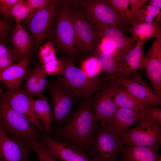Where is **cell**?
Here are the masks:
<instances>
[{"label":"cell","instance_id":"30","mask_svg":"<svg viewBox=\"0 0 161 161\" xmlns=\"http://www.w3.org/2000/svg\"><path fill=\"white\" fill-rule=\"evenodd\" d=\"M112 7L122 19L131 23L135 21L129 8V0H108Z\"/></svg>","mask_w":161,"mask_h":161},{"label":"cell","instance_id":"15","mask_svg":"<svg viewBox=\"0 0 161 161\" xmlns=\"http://www.w3.org/2000/svg\"><path fill=\"white\" fill-rule=\"evenodd\" d=\"M144 68L153 89L161 94V36L155 38L149 48Z\"/></svg>","mask_w":161,"mask_h":161},{"label":"cell","instance_id":"14","mask_svg":"<svg viewBox=\"0 0 161 161\" xmlns=\"http://www.w3.org/2000/svg\"><path fill=\"white\" fill-rule=\"evenodd\" d=\"M146 110L118 108L106 123L109 129L121 140L123 136L131 127L146 115Z\"/></svg>","mask_w":161,"mask_h":161},{"label":"cell","instance_id":"33","mask_svg":"<svg viewBox=\"0 0 161 161\" xmlns=\"http://www.w3.org/2000/svg\"><path fill=\"white\" fill-rule=\"evenodd\" d=\"M39 56L41 65L57 59L54 45L52 42L48 41L39 47Z\"/></svg>","mask_w":161,"mask_h":161},{"label":"cell","instance_id":"19","mask_svg":"<svg viewBox=\"0 0 161 161\" xmlns=\"http://www.w3.org/2000/svg\"><path fill=\"white\" fill-rule=\"evenodd\" d=\"M30 57L23 59L0 72V81L9 90H16L21 89V83L27 74Z\"/></svg>","mask_w":161,"mask_h":161},{"label":"cell","instance_id":"46","mask_svg":"<svg viewBox=\"0 0 161 161\" xmlns=\"http://www.w3.org/2000/svg\"><path fill=\"white\" fill-rule=\"evenodd\" d=\"M116 161H122L121 160H116Z\"/></svg>","mask_w":161,"mask_h":161},{"label":"cell","instance_id":"31","mask_svg":"<svg viewBox=\"0 0 161 161\" xmlns=\"http://www.w3.org/2000/svg\"><path fill=\"white\" fill-rule=\"evenodd\" d=\"M81 69L91 78L97 77L102 72L98 59L96 57H90L84 61L81 64Z\"/></svg>","mask_w":161,"mask_h":161},{"label":"cell","instance_id":"5","mask_svg":"<svg viewBox=\"0 0 161 161\" xmlns=\"http://www.w3.org/2000/svg\"><path fill=\"white\" fill-rule=\"evenodd\" d=\"M81 13L93 27H114L121 29L125 21L117 13L108 0H88L82 3Z\"/></svg>","mask_w":161,"mask_h":161},{"label":"cell","instance_id":"26","mask_svg":"<svg viewBox=\"0 0 161 161\" xmlns=\"http://www.w3.org/2000/svg\"><path fill=\"white\" fill-rule=\"evenodd\" d=\"M113 100L118 108L143 111L149 107L141 103L125 88L120 86L117 89Z\"/></svg>","mask_w":161,"mask_h":161},{"label":"cell","instance_id":"11","mask_svg":"<svg viewBox=\"0 0 161 161\" xmlns=\"http://www.w3.org/2000/svg\"><path fill=\"white\" fill-rule=\"evenodd\" d=\"M109 80L97 92L93 102L92 115L97 123H106L118 109L113 98L117 89L120 86L114 80Z\"/></svg>","mask_w":161,"mask_h":161},{"label":"cell","instance_id":"18","mask_svg":"<svg viewBox=\"0 0 161 161\" xmlns=\"http://www.w3.org/2000/svg\"><path fill=\"white\" fill-rule=\"evenodd\" d=\"M99 35L112 42L117 49L116 60L121 68L123 59L127 53L134 46L135 41L126 36L121 29L114 27H94Z\"/></svg>","mask_w":161,"mask_h":161},{"label":"cell","instance_id":"47","mask_svg":"<svg viewBox=\"0 0 161 161\" xmlns=\"http://www.w3.org/2000/svg\"><path fill=\"white\" fill-rule=\"evenodd\" d=\"M24 160H23L22 161H24Z\"/></svg>","mask_w":161,"mask_h":161},{"label":"cell","instance_id":"42","mask_svg":"<svg viewBox=\"0 0 161 161\" xmlns=\"http://www.w3.org/2000/svg\"><path fill=\"white\" fill-rule=\"evenodd\" d=\"M7 23L0 18V38H4L6 35L8 30Z\"/></svg>","mask_w":161,"mask_h":161},{"label":"cell","instance_id":"23","mask_svg":"<svg viewBox=\"0 0 161 161\" xmlns=\"http://www.w3.org/2000/svg\"><path fill=\"white\" fill-rule=\"evenodd\" d=\"M160 22L144 23L134 21L131 26L127 30L132 35L134 41L145 43L150 39L161 36V27Z\"/></svg>","mask_w":161,"mask_h":161},{"label":"cell","instance_id":"28","mask_svg":"<svg viewBox=\"0 0 161 161\" xmlns=\"http://www.w3.org/2000/svg\"><path fill=\"white\" fill-rule=\"evenodd\" d=\"M26 145L30 151L36 154L40 161H58L40 140H31Z\"/></svg>","mask_w":161,"mask_h":161},{"label":"cell","instance_id":"34","mask_svg":"<svg viewBox=\"0 0 161 161\" xmlns=\"http://www.w3.org/2000/svg\"><path fill=\"white\" fill-rule=\"evenodd\" d=\"M96 34L98 39L97 46L99 52L112 54L116 60L117 49L114 44L106 38L99 35L97 33Z\"/></svg>","mask_w":161,"mask_h":161},{"label":"cell","instance_id":"20","mask_svg":"<svg viewBox=\"0 0 161 161\" xmlns=\"http://www.w3.org/2000/svg\"><path fill=\"white\" fill-rule=\"evenodd\" d=\"M144 44L137 42L126 55L121 65L120 74L118 76H129L144 68L145 61L143 49Z\"/></svg>","mask_w":161,"mask_h":161},{"label":"cell","instance_id":"6","mask_svg":"<svg viewBox=\"0 0 161 161\" xmlns=\"http://www.w3.org/2000/svg\"><path fill=\"white\" fill-rule=\"evenodd\" d=\"M161 127L146 115L134 127L127 131L121 140L124 145L129 146L150 147L160 145Z\"/></svg>","mask_w":161,"mask_h":161},{"label":"cell","instance_id":"25","mask_svg":"<svg viewBox=\"0 0 161 161\" xmlns=\"http://www.w3.org/2000/svg\"><path fill=\"white\" fill-rule=\"evenodd\" d=\"M33 103L35 113L45 133L50 135L54 118L47 98L42 95L38 98L33 99Z\"/></svg>","mask_w":161,"mask_h":161},{"label":"cell","instance_id":"38","mask_svg":"<svg viewBox=\"0 0 161 161\" xmlns=\"http://www.w3.org/2000/svg\"><path fill=\"white\" fill-rule=\"evenodd\" d=\"M131 14L135 20L138 13L145 5L148 0H129Z\"/></svg>","mask_w":161,"mask_h":161},{"label":"cell","instance_id":"13","mask_svg":"<svg viewBox=\"0 0 161 161\" xmlns=\"http://www.w3.org/2000/svg\"><path fill=\"white\" fill-rule=\"evenodd\" d=\"M71 13L77 47L83 51L92 50L97 46L98 41L94 28L81 12Z\"/></svg>","mask_w":161,"mask_h":161},{"label":"cell","instance_id":"4","mask_svg":"<svg viewBox=\"0 0 161 161\" xmlns=\"http://www.w3.org/2000/svg\"><path fill=\"white\" fill-rule=\"evenodd\" d=\"M122 140L109 129L105 123L96 128L89 151L94 161H116L125 149Z\"/></svg>","mask_w":161,"mask_h":161},{"label":"cell","instance_id":"35","mask_svg":"<svg viewBox=\"0 0 161 161\" xmlns=\"http://www.w3.org/2000/svg\"><path fill=\"white\" fill-rule=\"evenodd\" d=\"M41 66L47 75H60L63 71L64 63L62 61L56 59Z\"/></svg>","mask_w":161,"mask_h":161},{"label":"cell","instance_id":"43","mask_svg":"<svg viewBox=\"0 0 161 161\" xmlns=\"http://www.w3.org/2000/svg\"><path fill=\"white\" fill-rule=\"evenodd\" d=\"M149 4L152 5L161 9V0H149Z\"/></svg>","mask_w":161,"mask_h":161},{"label":"cell","instance_id":"37","mask_svg":"<svg viewBox=\"0 0 161 161\" xmlns=\"http://www.w3.org/2000/svg\"><path fill=\"white\" fill-rule=\"evenodd\" d=\"M18 0H0V13L7 18L11 17L12 9Z\"/></svg>","mask_w":161,"mask_h":161},{"label":"cell","instance_id":"8","mask_svg":"<svg viewBox=\"0 0 161 161\" xmlns=\"http://www.w3.org/2000/svg\"><path fill=\"white\" fill-rule=\"evenodd\" d=\"M54 35L60 47L69 54L76 56L78 54L72 14L69 7L63 6L58 10Z\"/></svg>","mask_w":161,"mask_h":161},{"label":"cell","instance_id":"36","mask_svg":"<svg viewBox=\"0 0 161 161\" xmlns=\"http://www.w3.org/2000/svg\"><path fill=\"white\" fill-rule=\"evenodd\" d=\"M52 1L50 0H27L25 1L31 13H36L46 7Z\"/></svg>","mask_w":161,"mask_h":161},{"label":"cell","instance_id":"24","mask_svg":"<svg viewBox=\"0 0 161 161\" xmlns=\"http://www.w3.org/2000/svg\"><path fill=\"white\" fill-rule=\"evenodd\" d=\"M10 42L14 50L22 59L29 57L32 50V42L29 35L20 24H16Z\"/></svg>","mask_w":161,"mask_h":161},{"label":"cell","instance_id":"39","mask_svg":"<svg viewBox=\"0 0 161 161\" xmlns=\"http://www.w3.org/2000/svg\"><path fill=\"white\" fill-rule=\"evenodd\" d=\"M146 115L154 122L161 125V109L156 106L149 107L146 110Z\"/></svg>","mask_w":161,"mask_h":161},{"label":"cell","instance_id":"12","mask_svg":"<svg viewBox=\"0 0 161 161\" xmlns=\"http://www.w3.org/2000/svg\"><path fill=\"white\" fill-rule=\"evenodd\" d=\"M3 97L12 108L27 118L41 133L45 134L35 113L33 99L27 95L22 89L16 90L8 89Z\"/></svg>","mask_w":161,"mask_h":161},{"label":"cell","instance_id":"45","mask_svg":"<svg viewBox=\"0 0 161 161\" xmlns=\"http://www.w3.org/2000/svg\"><path fill=\"white\" fill-rule=\"evenodd\" d=\"M24 161H30L28 160V159H24Z\"/></svg>","mask_w":161,"mask_h":161},{"label":"cell","instance_id":"41","mask_svg":"<svg viewBox=\"0 0 161 161\" xmlns=\"http://www.w3.org/2000/svg\"><path fill=\"white\" fill-rule=\"evenodd\" d=\"M14 59L11 57L6 56L0 58V72L14 64Z\"/></svg>","mask_w":161,"mask_h":161},{"label":"cell","instance_id":"17","mask_svg":"<svg viewBox=\"0 0 161 161\" xmlns=\"http://www.w3.org/2000/svg\"><path fill=\"white\" fill-rule=\"evenodd\" d=\"M30 150L0 126V161H22L28 159Z\"/></svg>","mask_w":161,"mask_h":161},{"label":"cell","instance_id":"29","mask_svg":"<svg viewBox=\"0 0 161 161\" xmlns=\"http://www.w3.org/2000/svg\"><path fill=\"white\" fill-rule=\"evenodd\" d=\"M160 9L148 4L145 5L138 13L137 21L147 23L161 22Z\"/></svg>","mask_w":161,"mask_h":161},{"label":"cell","instance_id":"7","mask_svg":"<svg viewBox=\"0 0 161 161\" xmlns=\"http://www.w3.org/2000/svg\"><path fill=\"white\" fill-rule=\"evenodd\" d=\"M113 80L125 88L137 99L148 106L160 105L161 94L156 92L142 79L138 72L129 76H118Z\"/></svg>","mask_w":161,"mask_h":161},{"label":"cell","instance_id":"27","mask_svg":"<svg viewBox=\"0 0 161 161\" xmlns=\"http://www.w3.org/2000/svg\"><path fill=\"white\" fill-rule=\"evenodd\" d=\"M97 58L102 72L106 75L109 80H113L120 75V66L112 54L99 52Z\"/></svg>","mask_w":161,"mask_h":161},{"label":"cell","instance_id":"1","mask_svg":"<svg viewBox=\"0 0 161 161\" xmlns=\"http://www.w3.org/2000/svg\"><path fill=\"white\" fill-rule=\"evenodd\" d=\"M92 103L90 99H84L70 119L57 129L56 135L59 140L74 143L89 151L97 126L92 115Z\"/></svg>","mask_w":161,"mask_h":161},{"label":"cell","instance_id":"3","mask_svg":"<svg viewBox=\"0 0 161 161\" xmlns=\"http://www.w3.org/2000/svg\"><path fill=\"white\" fill-rule=\"evenodd\" d=\"M0 126L25 145L29 141L39 139L41 136V133L27 118L12 108L4 97L0 99Z\"/></svg>","mask_w":161,"mask_h":161},{"label":"cell","instance_id":"40","mask_svg":"<svg viewBox=\"0 0 161 161\" xmlns=\"http://www.w3.org/2000/svg\"><path fill=\"white\" fill-rule=\"evenodd\" d=\"M6 56L10 57L15 60L21 61L22 59L17 53L5 45L0 40V58Z\"/></svg>","mask_w":161,"mask_h":161},{"label":"cell","instance_id":"2","mask_svg":"<svg viewBox=\"0 0 161 161\" xmlns=\"http://www.w3.org/2000/svg\"><path fill=\"white\" fill-rule=\"evenodd\" d=\"M64 68L58 84L71 92L77 98L90 99L105 83L102 79L87 76L69 59L63 61Z\"/></svg>","mask_w":161,"mask_h":161},{"label":"cell","instance_id":"10","mask_svg":"<svg viewBox=\"0 0 161 161\" xmlns=\"http://www.w3.org/2000/svg\"><path fill=\"white\" fill-rule=\"evenodd\" d=\"M40 139L50 153L60 161H94L86 150L77 145L59 140L45 134Z\"/></svg>","mask_w":161,"mask_h":161},{"label":"cell","instance_id":"16","mask_svg":"<svg viewBox=\"0 0 161 161\" xmlns=\"http://www.w3.org/2000/svg\"><path fill=\"white\" fill-rule=\"evenodd\" d=\"M50 93L54 121L61 123L69 115L73 105L78 98L58 84L51 88Z\"/></svg>","mask_w":161,"mask_h":161},{"label":"cell","instance_id":"21","mask_svg":"<svg viewBox=\"0 0 161 161\" xmlns=\"http://www.w3.org/2000/svg\"><path fill=\"white\" fill-rule=\"evenodd\" d=\"M160 144L150 147L127 145L125 147L122 161H161L158 150Z\"/></svg>","mask_w":161,"mask_h":161},{"label":"cell","instance_id":"9","mask_svg":"<svg viewBox=\"0 0 161 161\" xmlns=\"http://www.w3.org/2000/svg\"><path fill=\"white\" fill-rule=\"evenodd\" d=\"M59 4V1L52 0L46 7L31 16L28 27L36 47H39L46 38L58 13Z\"/></svg>","mask_w":161,"mask_h":161},{"label":"cell","instance_id":"22","mask_svg":"<svg viewBox=\"0 0 161 161\" xmlns=\"http://www.w3.org/2000/svg\"><path fill=\"white\" fill-rule=\"evenodd\" d=\"M47 75L41 66H36L27 78L23 91L33 99L40 97L47 86Z\"/></svg>","mask_w":161,"mask_h":161},{"label":"cell","instance_id":"32","mask_svg":"<svg viewBox=\"0 0 161 161\" xmlns=\"http://www.w3.org/2000/svg\"><path fill=\"white\" fill-rule=\"evenodd\" d=\"M30 13L25 1L18 0L12 9L10 16L14 18L16 24H20L23 19L30 16Z\"/></svg>","mask_w":161,"mask_h":161},{"label":"cell","instance_id":"44","mask_svg":"<svg viewBox=\"0 0 161 161\" xmlns=\"http://www.w3.org/2000/svg\"><path fill=\"white\" fill-rule=\"evenodd\" d=\"M2 88L1 86H0V99L1 97V93H2Z\"/></svg>","mask_w":161,"mask_h":161}]
</instances>
